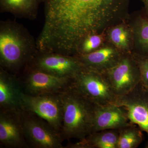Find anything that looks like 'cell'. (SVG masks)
<instances>
[{
    "instance_id": "cell-1",
    "label": "cell",
    "mask_w": 148,
    "mask_h": 148,
    "mask_svg": "<svg viewBox=\"0 0 148 148\" xmlns=\"http://www.w3.org/2000/svg\"><path fill=\"white\" fill-rule=\"evenodd\" d=\"M130 0H43L40 52L75 56L83 40L128 18Z\"/></svg>"
},
{
    "instance_id": "cell-2",
    "label": "cell",
    "mask_w": 148,
    "mask_h": 148,
    "mask_svg": "<svg viewBox=\"0 0 148 148\" xmlns=\"http://www.w3.org/2000/svg\"><path fill=\"white\" fill-rule=\"evenodd\" d=\"M39 51L36 40L23 25L8 19L0 22V65L16 75L24 72Z\"/></svg>"
},
{
    "instance_id": "cell-3",
    "label": "cell",
    "mask_w": 148,
    "mask_h": 148,
    "mask_svg": "<svg viewBox=\"0 0 148 148\" xmlns=\"http://www.w3.org/2000/svg\"><path fill=\"white\" fill-rule=\"evenodd\" d=\"M61 95L63 106L62 137L64 140H84L92 132L95 104L71 86Z\"/></svg>"
},
{
    "instance_id": "cell-4",
    "label": "cell",
    "mask_w": 148,
    "mask_h": 148,
    "mask_svg": "<svg viewBox=\"0 0 148 148\" xmlns=\"http://www.w3.org/2000/svg\"><path fill=\"white\" fill-rule=\"evenodd\" d=\"M71 86L95 105L116 104L117 101L103 74L84 66L72 79Z\"/></svg>"
},
{
    "instance_id": "cell-5",
    "label": "cell",
    "mask_w": 148,
    "mask_h": 148,
    "mask_svg": "<svg viewBox=\"0 0 148 148\" xmlns=\"http://www.w3.org/2000/svg\"><path fill=\"white\" fill-rule=\"evenodd\" d=\"M61 93L21 95L22 111L35 115L47 122L61 133L63 106Z\"/></svg>"
},
{
    "instance_id": "cell-6",
    "label": "cell",
    "mask_w": 148,
    "mask_h": 148,
    "mask_svg": "<svg viewBox=\"0 0 148 148\" xmlns=\"http://www.w3.org/2000/svg\"><path fill=\"white\" fill-rule=\"evenodd\" d=\"M117 98L127 95L141 82V74L132 54H123L114 66L102 73Z\"/></svg>"
},
{
    "instance_id": "cell-7",
    "label": "cell",
    "mask_w": 148,
    "mask_h": 148,
    "mask_svg": "<svg viewBox=\"0 0 148 148\" xmlns=\"http://www.w3.org/2000/svg\"><path fill=\"white\" fill-rule=\"evenodd\" d=\"M23 129L27 143L37 148H63L64 138L45 120L35 115L21 111Z\"/></svg>"
},
{
    "instance_id": "cell-8",
    "label": "cell",
    "mask_w": 148,
    "mask_h": 148,
    "mask_svg": "<svg viewBox=\"0 0 148 148\" xmlns=\"http://www.w3.org/2000/svg\"><path fill=\"white\" fill-rule=\"evenodd\" d=\"M84 66L75 56L39 51L27 68L72 79Z\"/></svg>"
},
{
    "instance_id": "cell-9",
    "label": "cell",
    "mask_w": 148,
    "mask_h": 148,
    "mask_svg": "<svg viewBox=\"0 0 148 148\" xmlns=\"http://www.w3.org/2000/svg\"><path fill=\"white\" fill-rule=\"evenodd\" d=\"M24 92L32 95L60 93L71 86V79L27 68L23 72Z\"/></svg>"
},
{
    "instance_id": "cell-10",
    "label": "cell",
    "mask_w": 148,
    "mask_h": 148,
    "mask_svg": "<svg viewBox=\"0 0 148 148\" xmlns=\"http://www.w3.org/2000/svg\"><path fill=\"white\" fill-rule=\"evenodd\" d=\"M116 105L126 111L130 122L148 137V90L141 83L127 95L118 98ZM146 147L148 148V140Z\"/></svg>"
},
{
    "instance_id": "cell-11",
    "label": "cell",
    "mask_w": 148,
    "mask_h": 148,
    "mask_svg": "<svg viewBox=\"0 0 148 148\" xmlns=\"http://www.w3.org/2000/svg\"><path fill=\"white\" fill-rule=\"evenodd\" d=\"M21 111L1 110L0 143L2 145L9 148H24L28 146L23 129Z\"/></svg>"
},
{
    "instance_id": "cell-12",
    "label": "cell",
    "mask_w": 148,
    "mask_h": 148,
    "mask_svg": "<svg viewBox=\"0 0 148 148\" xmlns=\"http://www.w3.org/2000/svg\"><path fill=\"white\" fill-rule=\"evenodd\" d=\"M132 124L126 111L116 104L95 105L92 132L107 130L120 129Z\"/></svg>"
},
{
    "instance_id": "cell-13",
    "label": "cell",
    "mask_w": 148,
    "mask_h": 148,
    "mask_svg": "<svg viewBox=\"0 0 148 148\" xmlns=\"http://www.w3.org/2000/svg\"><path fill=\"white\" fill-rule=\"evenodd\" d=\"M16 75L0 67V106L4 110L22 111L23 85Z\"/></svg>"
},
{
    "instance_id": "cell-14",
    "label": "cell",
    "mask_w": 148,
    "mask_h": 148,
    "mask_svg": "<svg viewBox=\"0 0 148 148\" xmlns=\"http://www.w3.org/2000/svg\"><path fill=\"white\" fill-rule=\"evenodd\" d=\"M123 55L113 46L106 42L101 48L93 52L75 56L85 67L102 73L117 64Z\"/></svg>"
},
{
    "instance_id": "cell-15",
    "label": "cell",
    "mask_w": 148,
    "mask_h": 148,
    "mask_svg": "<svg viewBox=\"0 0 148 148\" xmlns=\"http://www.w3.org/2000/svg\"><path fill=\"white\" fill-rule=\"evenodd\" d=\"M128 18L111 26L105 31L106 41L122 54H132L133 34Z\"/></svg>"
},
{
    "instance_id": "cell-16",
    "label": "cell",
    "mask_w": 148,
    "mask_h": 148,
    "mask_svg": "<svg viewBox=\"0 0 148 148\" xmlns=\"http://www.w3.org/2000/svg\"><path fill=\"white\" fill-rule=\"evenodd\" d=\"M127 19L133 34V53L148 57V16L143 9L130 14Z\"/></svg>"
},
{
    "instance_id": "cell-17",
    "label": "cell",
    "mask_w": 148,
    "mask_h": 148,
    "mask_svg": "<svg viewBox=\"0 0 148 148\" xmlns=\"http://www.w3.org/2000/svg\"><path fill=\"white\" fill-rule=\"evenodd\" d=\"M120 129L107 130L92 132L85 139L68 147L73 148H118Z\"/></svg>"
},
{
    "instance_id": "cell-18",
    "label": "cell",
    "mask_w": 148,
    "mask_h": 148,
    "mask_svg": "<svg viewBox=\"0 0 148 148\" xmlns=\"http://www.w3.org/2000/svg\"><path fill=\"white\" fill-rule=\"evenodd\" d=\"M43 0H0L1 13L12 14L18 18L34 20Z\"/></svg>"
},
{
    "instance_id": "cell-19",
    "label": "cell",
    "mask_w": 148,
    "mask_h": 148,
    "mask_svg": "<svg viewBox=\"0 0 148 148\" xmlns=\"http://www.w3.org/2000/svg\"><path fill=\"white\" fill-rule=\"evenodd\" d=\"M142 130L136 125L131 124L119 130L118 148H136L143 141Z\"/></svg>"
},
{
    "instance_id": "cell-20",
    "label": "cell",
    "mask_w": 148,
    "mask_h": 148,
    "mask_svg": "<svg viewBox=\"0 0 148 148\" xmlns=\"http://www.w3.org/2000/svg\"><path fill=\"white\" fill-rule=\"evenodd\" d=\"M105 32L89 35L80 43L75 55H83L99 49L106 42Z\"/></svg>"
},
{
    "instance_id": "cell-21",
    "label": "cell",
    "mask_w": 148,
    "mask_h": 148,
    "mask_svg": "<svg viewBox=\"0 0 148 148\" xmlns=\"http://www.w3.org/2000/svg\"><path fill=\"white\" fill-rule=\"evenodd\" d=\"M132 55L140 69L141 84L148 90V57L133 53Z\"/></svg>"
},
{
    "instance_id": "cell-22",
    "label": "cell",
    "mask_w": 148,
    "mask_h": 148,
    "mask_svg": "<svg viewBox=\"0 0 148 148\" xmlns=\"http://www.w3.org/2000/svg\"><path fill=\"white\" fill-rule=\"evenodd\" d=\"M141 1L144 5V8L143 9L148 17V0H141Z\"/></svg>"
}]
</instances>
